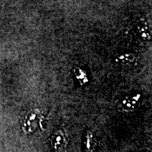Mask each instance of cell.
<instances>
[{"instance_id":"6da1fadb","label":"cell","mask_w":152,"mask_h":152,"mask_svg":"<svg viewBox=\"0 0 152 152\" xmlns=\"http://www.w3.org/2000/svg\"><path fill=\"white\" fill-rule=\"evenodd\" d=\"M42 115L38 111H33L25 119L23 124V130L25 132H33L41 122Z\"/></svg>"},{"instance_id":"7a4b0ae2","label":"cell","mask_w":152,"mask_h":152,"mask_svg":"<svg viewBox=\"0 0 152 152\" xmlns=\"http://www.w3.org/2000/svg\"><path fill=\"white\" fill-rule=\"evenodd\" d=\"M140 95L137 94L133 96H127L118 104V109L122 111H132L137 107L140 102Z\"/></svg>"},{"instance_id":"3957f363","label":"cell","mask_w":152,"mask_h":152,"mask_svg":"<svg viewBox=\"0 0 152 152\" xmlns=\"http://www.w3.org/2000/svg\"><path fill=\"white\" fill-rule=\"evenodd\" d=\"M51 144L55 150L62 149L66 147L67 144V140L62 130H57L52 134L51 137Z\"/></svg>"},{"instance_id":"277c9868","label":"cell","mask_w":152,"mask_h":152,"mask_svg":"<svg viewBox=\"0 0 152 152\" xmlns=\"http://www.w3.org/2000/svg\"><path fill=\"white\" fill-rule=\"evenodd\" d=\"M135 57L133 55L125 54L120 56L117 58V62H119L120 64L123 66H130L133 65V64L135 62Z\"/></svg>"},{"instance_id":"5b68a950","label":"cell","mask_w":152,"mask_h":152,"mask_svg":"<svg viewBox=\"0 0 152 152\" xmlns=\"http://www.w3.org/2000/svg\"><path fill=\"white\" fill-rule=\"evenodd\" d=\"M85 147H86L87 152H93L94 149V141L93 139V134L90 131L87 132L86 134Z\"/></svg>"},{"instance_id":"8992f818","label":"cell","mask_w":152,"mask_h":152,"mask_svg":"<svg viewBox=\"0 0 152 152\" xmlns=\"http://www.w3.org/2000/svg\"><path fill=\"white\" fill-rule=\"evenodd\" d=\"M139 32H140V35L144 39H148L150 38V33H149V29L147 26L144 25V26H140L138 28Z\"/></svg>"}]
</instances>
